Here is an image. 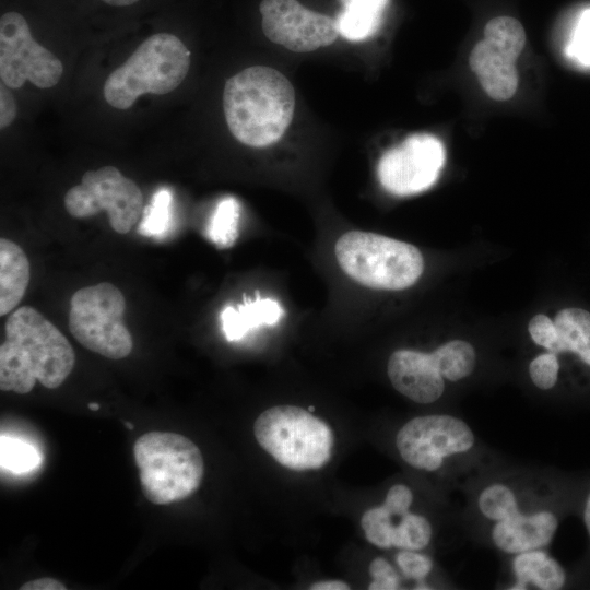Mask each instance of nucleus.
Returning <instances> with one entry per match:
<instances>
[{
  "label": "nucleus",
  "instance_id": "obj_4",
  "mask_svg": "<svg viewBox=\"0 0 590 590\" xmlns=\"http://www.w3.org/2000/svg\"><path fill=\"white\" fill-rule=\"evenodd\" d=\"M223 108L234 138L251 148L270 146L283 137L293 119L294 87L273 68L249 67L226 81Z\"/></svg>",
  "mask_w": 590,
  "mask_h": 590
},
{
  "label": "nucleus",
  "instance_id": "obj_27",
  "mask_svg": "<svg viewBox=\"0 0 590 590\" xmlns=\"http://www.w3.org/2000/svg\"><path fill=\"white\" fill-rule=\"evenodd\" d=\"M559 361L556 354L543 352L529 364V377L532 385L541 391L552 390L558 382Z\"/></svg>",
  "mask_w": 590,
  "mask_h": 590
},
{
  "label": "nucleus",
  "instance_id": "obj_28",
  "mask_svg": "<svg viewBox=\"0 0 590 590\" xmlns=\"http://www.w3.org/2000/svg\"><path fill=\"white\" fill-rule=\"evenodd\" d=\"M567 52L579 63L590 67V9L580 15Z\"/></svg>",
  "mask_w": 590,
  "mask_h": 590
},
{
  "label": "nucleus",
  "instance_id": "obj_37",
  "mask_svg": "<svg viewBox=\"0 0 590 590\" xmlns=\"http://www.w3.org/2000/svg\"><path fill=\"white\" fill-rule=\"evenodd\" d=\"M126 427L133 429V425L130 422H125Z\"/></svg>",
  "mask_w": 590,
  "mask_h": 590
},
{
  "label": "nucleus",
  "instance_id": "obj_26",
  "mask_svg": "<svg viewBox=\"0 0 590 590\" xmlns=\"http://www.w3.org/2000/svg\"><path fill=\"white\" fill-rule=\"evenodd\" d=\"M172 194L166 189L158 190L151 203L144 208L138 232L144 236L161 235L169 226Z\"/></svg>",
  "mask_w": 590,
  "mask_h": 590
},
{
  "label": "nucleus",
  "instance_id": "obj_30",
  "mask_svg": "<svg viewBox=\"0 0 590 590\" xmlns=\"http://www.w3.org/2000/svg\"><path fill=\"white\" fill-rule=\"evenodd\" d=\"M529 334L532 341L544 350L554 353L558 345V333L554 320L539 314L529 322Z\"/></svg>",
  "mask_w": 590,
  "mask_h": 590
},
{
  "label": "nucleus",
  "instance_id": "obj_10",
  "mask_svg": "<svg viewBox=\"0 0 590 590\" xmlns=\"http://www.w3.org/2000/svg\"><path fill=\"white\" fill-rule=\"evenodd\" d=\"M143 194L139 186L114 166L88 170L81 184L64 196L67 212L76 219L106 211L113 229L127 234L143 213Z\"/></svg>",
  "mask_w": 590,
  "mask_h": 590
},
{
  "label": "nucleus",
  "instance_id": "obj_25",
  "mask_svg": "<svg viewBox=\"0 0 590 590\" xmlns=\"http://www.w3.org/2000/svg\"><path fill=\"white\" fill-rule=\"evenodd\" d=\"M1 467L15 473L28 472L40 463L37 450L27 442L1 436Z\"/></svg>",
  "mask_w": 590,
  "mask_h": 590
},
{
  "label": "nucleus",
  "instance_id": "obj_1",
  "mask_svg": "<svg viewBox=\"0 0 590 590\" xmlns=\"http://www.w3.org/2000/svg\"><path fill=\"white\" fill-rule=\"evenodd\" d=\"M462 533L503 557L547 548L559 526L552 488L540 467L496 460L461 489Z\"/></svg>",
  "mask_w": 590,
  "mask_h": 590
},
{
  "label": "nucleus",
  "instance_id": "obj_11",
  "mask_svg": "<svg viewBox=\"0 0 590 590\" xmlns=\"http://www.w3.org/2000/svg\"><path fill=\"white\" fill-rule=\"evenodd\" d=\"M63 73L62 62L32 36L26 20L17 12L0 19V78L8 87L30 81L39 88L55 86Z\"/></svg>",
  "mask_w": 590,
  "mask_h": 590
},
{
  "label": "nucleus",
  "instance_id": "obj_20",
  "mask_svg": "<svg viewBox=\"0 0 590 590\" xmlns=\"http://www.w3.org/2000/svg\"><path fill=\"white\" fill-rule=\"evenodd\" d=\"M558 345L554 354H576L590 367V312L580 308H565L554 319Z\"/></svg>",
  "mask_w": 590,
  "mask_h": 590
},
{
  "label": "nucleus",
  "instance_id": "obj_23",
  "mask_svg": "<svg viewBox=\"0 0 590 590\" xmlns=\"http://www.w3.org/2000/svg\"><path fill=\"white\" fill-rule=\"evenodd\" d=\"M239 204L234 198L222 200L209 226L210 238L220 247L231 246L237 236Z\"/></svg>",
  "mask_w": 590,
  "mask_h": 590
},
{
  "label": "nucleus",
  "instance_id": "obj_24",
  "mask_svg": "<svg viewBox=\"0 0 590 590\" xmlns=\"http://www.w3.org/2000/svg\"><path fill=\"white\" fill-rule=\"evenodd\" d=\"M394 562L402 578L415 582L414 589H434L427 578L435 568L432 556L424 551L399 550Z\"/></svg>",
  "mask_w": 590,
  "mask_h": 590
},
{
  "label": "nucleus",
  "instance_id": "obj_6",
  "mask_svg": "<svg viewBox=\"0 0 590 590\" xmlns=\"http://www.w3.org/2000/svg\"><path fill=\"white\" fill-rule=\"evenodd\" d=\"M190 51L175 35L157 33L146 38L104 84L106 102L117 109L130 108L143 94L164 95L184 81Z\"/></svg>",
  "mask_w": 590,
  "mask_h": 590
},
{
  "label": "nucleus",
  "instance_id": "obj_15",
  "mask_svg": "<svg viewBox=\"0 0 590 590\" xmlns=\"http://www.w3.org/2000/svg\"><path fill=\"white\" fill-rule=\"evenodd\" d=\"M504 558V589L558 590L566 583L565 569L547 548L524 551Z\"/></svg>",
  "mask_w": 590,
  "mask_h": 590
},
{
  "label": "nucleus",
  "instance_id": "obj_33",
  "mask_svg": "<svg viewBox=\"0 0 590 590\" xmlns=\"http://www.w3.org/2000/svg\"><path fill=\"white\" fill-rule=\"evenodd\" d=\"M309 588L311 590H349L350 586L341 580H326L315 582Z\"/></svg>",
  "mask_w": 590,
  "mask_h": 590
},
{
  "label": "nucleus",
  "instance_id": "obj_9",
  "mask_svg": "<svg viewBox=\"0 0 590 590\" xmlns=\"http://www.w3.org/2000/svg\"><path fill=\"white\" fill-rule=\"evenodd\" d=\"M126 300L121 291L103 282L78 290L71 297L69 329L87 350L110 359L127 357L133 347L123 323Z\"/></svg>",
  "mask_w": 590,
  "mask_h": 590
},
{
  "label": "nucleus",
  "instance_id": "obj_22",
  "mask_svg": "<svg viewBox=\"0 0 590 590\" xmlns=\"http://www.w3.org/2000/svg\"><path fill=\"white\" fill-rule=\"evenodd\" d=\"M483 40L492 49L515 63L523 50L526 33L518 20L510 16H498L486 23Z\"/></svg>",
  "mask_w": 590,
  "mask_h": 590
},
{
  "label": "nucleus",
  "instance_id": "obj_21",
  "mask_svg": "<svg viewBox=\"0 0 590 590\" xmlns=\"http://www.w3.org/2000/svg\"><path fill=\"white\" fill-rule=\"evenodd\" d=\"M429 354L446 384H457L469 378L477 365L474 346L464 340L448 341Z\"/></svg>",
  "mask_w": 590,
  "mask_h": 590
},
{
  "label": "nucleus",
  "instance_id": "obj_29",
  "mask_svg": "<svg viewBox=\"0 0 590 590\" xmlns=\"http://www.w3.org/2000/svg\"><path fill=\"white\" fill-rule=\"evenodd\" d=\"M369 575L371 582L368 586L369 590H397L402 589V576L391 564L384 557H376L369 564Z\"/></svg>",
  "mask_w": 590,
  "mask_h": 590
},
{
  "label": "nucleus",
  "instance_id": "obj_14",
  "mask_svg": "<svg viewBox=\"0 0 590 590\" xmlns=\"http://www.w3.org/2000/svg\"><path fill=\"white\" fill-rule=\"evenodd\" d=\"M392 387L418 404H433L445 394L446 381L437 370L429 352L401 349L394 351L387 364Z\"/></svg>",
  "mask_w": 590,
  "mask_h": 590
},
{
  "label": "nucleus",
  "instance_id": "obj_5",
  "mask_svg": "<svg viewBox=\"0 0 590 590\" xmlns=\"http://www.w3.org/2000/svg\"><path fill=\"white\" fill-rule=\"evenodd\" d=\"M142 493L155 505H167L192 495L204 474L198 446L184 435L149 432L133 446Z\"/></svg>",
  "mask_w": 590,
  "mask_h": 590
},
{
  "label": "nucleus",
  "instance_id": "obj_34",
  "mask_svg": "<svg viewBox=\"0 0 590 590\" xmlns=\"http://www.w3.org/2000/svg\"><path fill=\"white\" fill-rule=\"evenodd\" d=\"M583 523L587 529L588 534L590 535V492L588 493L583 506Z\"/></svg>",
  "mask_w": 590,
  "mask_h": 590
},
{
  "label": "nucleus",
  "instance_id": "obj_36",
  "mask_svg": "<svg viewBox=\"0 0 590 590\" xmlns=\"http://www.w3.org/2000/svg\"><path fill=\"white\" fill-rule=\"evenodd\" d=\"M88 408L92 410V411H97L99 409V405L95 402H91L88 403Z\"/></svg>",
  "mask_w": 590,
  "mask_h": 590
},
{
  "label": "nucleus",
  "instance_id": "obj_35",
  "mask_svg": "<svg viewBox=\"0 0 590 590\" xmlns=\"http://www.w3.org/2000/svg\"><path fill=\"white\" fill-rule=\"evenodd\" d=\"M107 4L116 5V7H125V5H131L139 0H102Z\"/></svg>",
  "mask_w": 590,
  "mask_h": 590
},
{
  "label": "nucleus",
  "instance_id": "obj_13",
  "mask_svg": "<svg viewBox=\"0 0 590 590\" xmlns=\"http://www.w3.org/2000/svg\"><path fill=\"white\" fill-rule=\"evenodd\" d=\"M259 9L267 38L295 52L329 46L339 35L334 19L305 8L297 0H262Z\"/></svg>",
  "mask_w": 590,
  "mask_h": 590
},
{
  "label": "nucleus",
  "instance_id": "obj_3",
  "mask_svg": "<svg viewBox=\"0 0 590 590\" xmlns=\"http://www.w3.org/2000/svg\"><path fill=\"white\" fill-rule=\"evenodd\" d=\"M0 346V389L28 393L36 381L48 389L63 384L72 371L75 354L61 331L38 310L22 306L4 326Z\"/></svg>",
  "mask_w": 590,
  "mask_h": 590
},
{
  "label": "nucleus",
  "instance_id": "obj_18",
  "mask_svg": "<svg viewBox=\"0 0 590 590\" xmlns=\"http://www.w3.org/2000/svg\"><path fill=\"white\" fill-rule=\"evenodd\" d=\"M282 315L283 309L278 302L270 298H257L237 308L227 306L221 314V320L226 339L237 341L251 329L276 323Z\"/></svg>",
  "mask_w": 590,
  "mask_h": 590
},
{
  "label": "nucleus",
  "instance_id": "obj_8",
  "mask_svg": "<svg viewBox=\"0 0 590 590\" xmlns=\"http://www.w3.org/2000/svg\"><path fill=\"white\" fill-rule=\"evenodd\" d=\"M253 434L259 446L290 470H317L331 459V427L299 406L267 409L257 417Z\"/></svg>",
  "mask_w": 590,
  "mask_h": 590
},
{
  "label": "nucleus",
  "instance_id": "obj_12",
  "mask_svg": "<svg viewBox=\"0 0 590 590\" xmlns=\"http://www.w3.org/2000/svg\"><path fill=\"white\" fill-rule=\"evenodd\" d=\"M441 141L426 133L413 134L380 157L377 175L381 186L394 196H412L430 188L445 165Z\"/></svg>",
  "mask_w": 590,
  "mask_h": 590
},
{
  "label": "nucleus",
  "instance_id": "obj_32",
  "mask_svg": "<svg viewBox=\"0 0 590 590\" xmlns=\"http://www.w3.org/2000/svg\"><path fill=\"white\" fill-rule=\"evenodd\" d=\"M21 590H66L67 587L57 579L44 577L27 581L20 587Z\"/></svg>",
  "mask_w": 590,
  "mask_h": 590
},
{
  "label": "nucleus",
  "instance_id": "obj_7",
  "mask_svg": "<svg viewBox=\"0 0 590 590\" xmlns=\"http://www.w3.org/2000/svg\"><path fill=\"white\" fill-rule=\"evenodd\" d=\"M334 252L345 274L374 290H405L424 270L423 256L415 246L376 233L346 232L337 240Z\"/></svg>",
  "mask_w": 590,
  "mask_h": 590
},
{
  "label": "nucleus",
  "instance_id": "obj_2",
  "mask_svg": "<svg viewBox=\"0 0 590 590\" xmlns=\"http://www.w3.org/2000/svg\"><path fill=\"white\" fill-rule=\"evenodd\" d=\"M394 446L410 468L442 476L451 489H462L470 479L499 459L463 417L450 413L408 420L398 429Z\"/></svg>",
  "mask_w": 590,
  "mask_h": 590
},
{
  "label": "nucleus",
  "instance_id": "obj_31",
  "mask_svg": "<svg viewBox=\"0 0 590 590\" xmlns=\"http://www.w3.org/2000/svg\"><path fill=\"white\" fill-rule=\"evenodd\" d=\"M16 117L13 95L4 83L0 84V128H8Z\"/></svg>",
  "mask_w": 590,
  "mask_h": 590
},
{
  "label": "nucleus",
  "instance_id": "obj_19",
  "mask_svg": "<svg viewBox=\"0 0 590 590\" xmlns=\"http://www.w3.org/2000/svg\"><path fill=\"white\" fill-rule=\"evenodd\" d=\"M343 9L335 22L339 34L352 42L374 36L381 25L389 0H340Z\"/></svg>",
  "mask_w": 590,
  "mask_h": 590
},
{
  "label": "nucleus",
  "instance_id": "obj_16",
  "mask_svg": "<svg viewBox=\"0 0 590 590\" xmlns=\"http://www.w3.org/2000/svg\"><path fill=\"white\" fill-rule=\"evenodd\" d=\"M469 62L489 97L507 101L514 96L519 82L514 62L492 49L483 39L473 47Z\"/></svg>",
  "mask_w": 590,
  "mask_h": 590
},
{
  "label": "nucleus",
  "instance_id": "obj_17",
  "mask_svg": "<svg viewBox=\"0 0 590 590\" xmlns=\"http://www.w3.org/2000/svg\"><path fill=\"white\" fill-rule=\"evenodd\" d=\"M31 279L30 261L14 241L0 239V316L11 312L22 300Z\"/></svg>",
  "mask_w": 590,
  "mask_h": 590
}]
</instances>
